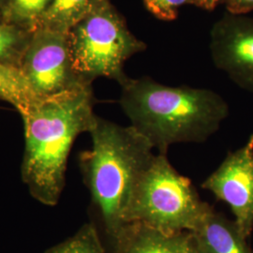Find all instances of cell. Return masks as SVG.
Returning <instances> with one entry per match:
<instances>
[{"label":"cell","instance_id":"obj_1","mask_svg":"<svg viewBox=\"0 0 253 253\" xmlns=\"http://www.w3.org/2000/svg\"><path fill=\"white\" fill-rule=\"evenodd\" d=\"M92 145L79 164L89 190L92 220L106 253H122L136 224L129 219L136 187L153 159L154 148L131 126L96 117Z\"/></svg>","mask_w":253,"mask_h":253},{"label":"cell","instance_id":"obj_2","mask_svg":"<svg viewBox=\"0 0 253 253\" xmlns=\"http://www.w3.org/2000/svg\"><path fill=\"white\" fill-rule=\"evenodd\" d=\"M21 117L25 131L22 180L34 199L54 207L65 188L74 142L82 133L90 131L97 117L91 84L40 98Z\"/></svg>","mask_w":253,"mask_h":253},{"label":"cell","instance_id":"obj_3","mask_svg":"<svg viewBox=\"0 0 253 253\" xmlns=\"http://www.w3.org/2000/svg\"><path fill=\"white\" fill-rule=\"evenodd\" d=\"M120 85L129 126L159 154L167 155L175 144L206 142L229 115L226 101L209 89L164 85L148 77H127Z\"/></svg>","mask_w":253,"mask_h":253},{"label":"cell","instance_id":"obj_4","mask_svg":"<svg viewBox=\"0 0 253 253\" xmlns=\"http://www.w3.org/2000/svg\"><path fill=\"white\" fill-rule=\"evenodd\" d=\"M209 206L167 155L155 154L136 187L129 219L164 233L191 232Z\"/></svg>","mask_w":253,"mask_h":253},{"label":"cell","instance_id":"obj_5","mask_svg":"<svg viewBox=\"0 0 253 253\" xmlns=\"http://www.w3.org/2000/svg\"><path fill=\"white\" fill-rule=\"evenodd\" d=\"M68 42L75 73L88 84L98 77L125 81L124 64L145 47L108 0H101L69 31Z\"/></svg>","mask_w":253,"mask_h":253},{"label":"cell","instance_id":"obj_6","mask_svg":"<svg viewBox=\"0 0 253 253\" xmlns=\"http://www.w3.org/2000/svg\"><path fill=\"white\" fill-rule=\"evenodd\" d=\"M19 69L39 98L88 84L73 69L68 35L47 28H42L31 40Z\"/></svg>","mask_w":253,"mask_h":253},{"label":"cell","instance_id":"obj_7","mask_svg":"<svg viewBox=\"0 0 253 253\" xmlns=\"http://www.w3.org/2000/svg\"><path fill=\"white\" fill-rule=\"evenodd\" d=\"M202 188L226 203L237 226L250 238L253 231V134L242 147L227 155Z\"/></svg>","mask_w":253,"mask_h":253},{"label":"cell","instance_id":"obj_8","mask_svg":"<svg viewBox=\"0 0 253 253\" xmlns=\"http://www.w3.org/2000/svg\"><path fill=\"white\" fill-rule=\"evenodd\" d=\"M210 50L217 69L253 92V18L228 12L212 28Z\"/></svg>","mask_w":253,"mask_h":253},{"label":"cell","instance_id":"obj_9","mask_svg":"<svg viewBox=\"0 0 253 253\" xmlns=\"http://www.w3.org/2000/svg\"><path fill=\"white\" fill-rule=\"evenodd\" d=\"M190 234L196 253H253L235 220L211 206Z\"/></svg>","mask_w":253,"mask_h":253},{"label":"cell","instance_id":"obj_10","mask_svg":"<svg viewBox=\"0 0 253 253\" xmlns=\"http://www.w3.org/2000/svg\"><path fill=\"white\" fill-rule=\"evenodd\" d=\"M122 253H196L190 232L164 233L136 223Z\"/></svg>","mask_w":253,"mask_h":253},{"label":"cell","instance_id":"obj_11","mask_svg":"<svg viewBox=\"0 0 253 253\" xmlns=\"http://www.w3.org/2000/svg\"><path fill=\"white\" fill-rule=\"evenodd\" d=\"M101 0H53L39 23L64 34L84 18Z\"/></svg>","mask_w":253,"mask_h":253},{"label":"cell","instance_id":"obj_12","mask_svg":"<svg viewBox=\"0 0 253 253\" xmlns=\"http://www.w3.org/2000/svg\"><path fill=\"white\" fill-rule=\"evenodd\" d=\"M0 99L23 114L40 98L17 67L0 64Z\"/></svg>","mask_w":253,"mask_h":253},{"label":"cell","instance_id":"obj_13","mask_svg":"<svg viewBox=\"0 0 253 253\" xmlns=\"http://www.w3.org/2000/svg\"><path fill=\"white\" fill-rule=\"evenodd\" d=\"M43 253H106L95 226L85 223L71 237Z\"/></svg>","mask_w":253,"mask_h":253},{"label":"cell","instance_id":"obj_14","mask_svg":"<svg viewBox=\"0 0 253 253\" xmlns=\"http://www.w3.org/2000/svg\"><path fill=\"white\" fill-rule=\"evenodd\" d=\"M53 0H7L5 16L18 24L39 23Z\"/></svg>","mask_w":253,"mask_h":253},{"label":"cell","instance_id":"obj_15","mask_svg":"<svg viewBox=\"0 0 253 253\" xmlns=\"http://www.w3.org/2000/svg\"><path fill=\"white\" fill-rule=\"evenodd\" d=\"M24 42V36L17 27L9 24H0V64L19 68L15 61Z\"/></svg>","mask_w":253,"mask_h":253},{"label":"cell","instance_id":"obj_16","mask_svg":"<svg viewBox=\"0 0 253 253\" xmlns=\"http://www.w3.org/2000/svg\"><path fill=\"white\" fill-rule=\"evenodd\" d=\"M189 2L190 0H144L147 10L162 21L176 19L179 8Z\"/></svg>","mask_w":253,"mask_h":253},{"label":"cell","instance_id":"obj_17","mask_svg":"<svg viewBox=\"0 0 253 253\" xmlns=\"http://www.w3.org/2000/svg\"><path fill=\"white\" fill-rule=\"evenodd\" d=\"M227 10L232 14H246L253 10V0H227Z\"/></svg>","mask_w":253,"mask_h":253},{"label":"cell","instance_id":"obj_18","mask_svg":"<svg viewBox=\"0 0 253 253\" xmlns=\"http://www.w3.org/2000/svg\"><path fill=\"white\" fill-rule=\"evenodd\" d=\"M219 1L220 0H190V3L195 4L196 6H198L202 9L211 10L216 8Z\"/></svg>","mask_w":253,"mask_h":253},{"label":"cell","instance_id":"obj_19","mask_svg":"<svg viewBox=\"0 0 253 253\" xmlns=\"http://www.w3.org/2000/svg\"><path fill=\"white\" fill-rule=\"evenodd\" d=\"M6 0H0V4H2V3H4Z\"/></svg>","mask_w":253,"mask_h":253}]
</instances>
